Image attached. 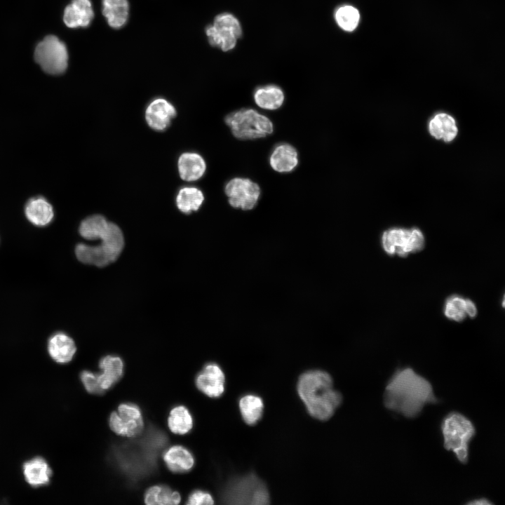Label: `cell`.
I'll list each match as a JSON object with an SVG mask.
<instances>
[{"label": "cell", "instance_id": "cell-20", "mask_svg": "<svg viewBox=\"0 0 505 505\" xmlns=\"http://www.w3.org/2000/svg\"><path fill=\"white\" fill-rule=\"evenodd\" d=\"M99 367L102 372L97 375V381L104 391L111 388L123 376V363L118 356L109 355L103 357Z\"/></svg>", "mask_w": 505, "mask_h": 505}, {"label": "cell", "instance_id": "cell-26", "mask_svg": "<svg viewBox=\"0 0 505 505\" xmlns=\"http://www.w3.org/2000/svg\"><path fill=\"white\" fill-rule=\"evenodd\" d=\"M238 406L243 421L248 425L255 424L262 417L264 403L257 395H244L240 398Z\"/></svg>", "mask_w": 505, "mask_h": 505}, {"label": "cell", "instance_id": "cell-10", "mask_svg": "<svg viewBox=\"0 0 505 505\" xmlns=\"http://www.w3.org/2000/svg\"><path fill=\"white\" fill-rule=\"evenodd\" d=\"M110 429L117 435L133 438L144 428V421L140 408L135 404L122 403L109 416Z\"/></svg>", "mask_w": 505, "mask_h": 505}, {"label": "cell", "instance_id": "cell-34", "mask_svg": "<svg viewBox=\"0 0 505 505\" xmlns=\"http://www.w3.org/2000/svg\"><path fill=\"white\" fill-rule=\"evenodd\" d=\"M467 504H470V505H487V504L490 505V504H492V503L491 501H490L489 500H487V499L480 498V499H474L473 501H471L468 502Z\"/></svg>", "mask_w": 505, "mask_h": 505}, {"label": "cell", "instance_id": "cell-29", "mask_svg": "<svg viewBox=\"0 0 505 505\" xmlns=\"http://www.w3.org/2000/svg\"><path fill=\"white\" fill-rule=\"evenodd\" d=\"M168 425L173 433L184 435L191 431L193 426V419L187 408L178 405L170 410Z\"/></svg>", "mask_w": 505, "mask_h": 505}, {"label": "cell", "instance_id": "cell-21", "mask_svg": "<svg viewBox=\"0 0 505 505\" xmlns=\"http://www.w3.org/2000/svg\"><path fill=\"white\" fill-rule=\"evenodd\" d=\"M444 314L450 320L460 322L467 317H475L477 314V308L471 299L459 295H452L445 301Z\"/></svg>", "mask_w": 505, "mask_h": 505}, {"label": "cell", "instance_id": "cell-11", "mask_svg": "<svg viewBox=\"0 0 505 505\" xmlns=\"http://www.w3.org/2000/svg\"><path fill=\"white\" fill-rule=\"evenodd\" d=\"M224 191L229 203L234 208L243 210H252L260 196L259 185L248 178L235 177L225 185Z\"/></svg>", "mask_w": 505, "mask_h": 505}, {"label": "cell", "instance_id": "cell-4", "mask_svg": "<svg viewBox=\"0 0 505 505\" xmlns=\"http://www.w3.org/2000/svg\"><path fill=\"white\" fill-rule=\"evenodd\" d=\"M440 429L444 447L453 452L459 462L466 464L469 445L476 433L471 421L458 412H452L443 418Z\"/></svg>", "mask_w": 505, "mask_h": 505}, {"label": "cell", "instance_id": "cell-27", "mask_svg": "<svg viewBox=\"0 0 505 505\" xmlns=\"http://www.w3.org/2000/svg\"><path fill=\"white\" fill-rule=\"evenodd\" d=\"M204 200L203 192L194 187L182 188L176 197V204L178 209L184 213H191L197 210Z\"/></svg>", "mask_w": 505, "mask_h": 505}, {"label": "cell", "instance_id": "cell-2", "mask_svg": "<svg viewBox=\"0 0 505 505\" xmlns=\"http://www.w3.org/2000/svg\"><path fill=\"white\" fill-rule=\"evenodd\" d=\"M297 389L309 414L319 420L330 418L342 400L330 375L322 370L304 372L298 379Z\"/></svg>", "mask_w": 505, "mask_h": 505}, {"label": "cell", "instance_id": "cell-16", "mask_svg": "<svg viewBox=\"0 0 505 505\" xmlns=\"http://www.w3.org/2000/svg\"><path fill=\"white\" fill-rule=\"evenodd\" d=\"M76 351V346L74 340L65 332H58L48 339V354L52 359L58 363L70 362Z\"/></svg>", "mask_w": 505, "mask_h": 505}, {"label": "cell", "instance_id": "cell-25", "mask_svg": "<svg viewBox=\"0 0 505 505\" xmlns=\"http://www.w3.org/2000/svg\"><path fill=\"white\" fill-rule=\"evenodd\" d=\"M253 97L258 107L267 110L280 108L285 100L282 89L273 84L258 87L254 92Z\"/></svg>", "mask_w": 505, "mask_h": 505}, {"label": "cell", "instance_id": "cell-23", "mask_svg": "<svg viewBox=\"0 0 505 505\" xmlns=\"http://www.w3.org/2000/svg\"><path fill=\"white\" fill-rule=\"evenodd\" d=\"M102 11L108 25L112 28L121 29L127 23L128 20V1L102 0Z\"/></svg>", "mask_w": 505, "mask_h": 505}, {"label": "cell", "instance_id": "cell-8", "mask_svg": "<svg viewBox=\"0 0 505 505\" xmlns=\"http://www.w3.org/2000/svg\"><path fill=\"white\" fill-rule=\"evenodd\" d=\"M34 59L45 72L53 75L60 74L67 67V49L58 37L49 35L36 46Z\"/></svg>", "mask_w": 505, "mask_h": 505}, {"label": "cell", "instance_id": "cell-9", "mask_svg": "<svg viewBox=\"0 0 505 505\" xmlns=\"http://www.w3.org/2000/svg\"><path fill=\"white\" fill-rule=\"evenodd\" d=\"M206 34L211 46L228 51L235 47L242 31L236 17L231 13H223L217 15L213 24L206 28Z\"/></svg>", "mask_w": 505, "mask_h": 505}, {"label": "cell", "instance_id": "cell-6", "mask_svg": "<svg viewBox=\"0 0 505 505\" xmlns=\"http://www.w3.org/2000/svg\"><path fill=\"white\" fill-rule=\"evenodd\" d=\"M224 499L229 504H236L264 505L270 502L266 485L252 472L231 480Z\"/></svg>", "mask_w": 505, "mask_h": 505}, {"label": "cell", "instance_id": "cell-24", "mask_svg": "<svg viewBox=\"0 0 505 505\" xmlns=\"http://www.w3.org/2000/svg\"><path fill=\"white\" fill-rule=\"evenodd\" d=\"M163 458L168 469L175 473L189 471L194 464L191 453L181 445H173L167 449Z\"/></svg>", "mask_w": 505, "mask_h": 505}, {"label": "cell", "instance_id": "cell-1", "mask_svg": "<svg viewBox=\"0 0 505 505\" xmlns=\"http://www.w3.org/2000/svg\"><path fill=\"white\" fill-rule=\"evenodd\" d=\"M388 410L415 418L428 403H437L431 384L410 368L397 370L389 379L383 394Z\"/></svg>", "mask_w": 505, "mask_h": 505}, {"label": "cell", "instance_id": "cell-14", "mask_svg": "<svg viewBox=\"0 0 505 505\" xmlns=\"http://www.w3.org/2000/svg\"><path fill=\"white\" fill-rule=\"evenodd\" d=\"M93 18L90 0H72L65 9L63 20L70 28L87 27Z\"/></svg>", "mask_w": 505, "mask_h": 505}, {"label": "cell", "instance_id": "cell-13", "mask_svg": "<svg viewBox=\"0 0 505 505\" xmlns=\"http://www.w3.org/2000/svg\"><path fill=\"white\" fill-rule=\"evenodd\" d=\"M176 115L175 107L163 98H156L147 106L145 119L149 126L157 131L166 129Z\"/></svg>", "mask_w": 505, "mask_h": 505}, {"label": "cell", "instance_id": "cell-15", "mask_svg": "<svg viewBox=\"0 0 505 505\" xmlns=\"http://www.w3.org/2000/svg\"><path fill=\"white\" fill-rule=\"evenodd\" d=\"M428 130L433 137L445 142L453 141L458 134L455 119L446 112L433 114L429 121Z\"/></svg>", "mask_w": 505, "mask_h": 505}, {"label": "cell", "instance_id": "cell-33", "mask_svg": "<svg viewBox=\"0 0 505 505\" xmlns=\"http://www.w3.org/2000/svg\"><path fill=\"white\" fill-rule=\"evenodd\" d=\"M187 504L189 505L213 504L214 499L210 493L198 490L190 494Z\"/></svg>", "mask_w": 505, "mask_h": 505}, {"label": "cell", "instance_id": "cell-18", "mask_svg": "<svg viewBox=\"0 0 505 505\" xmlns=\"http://www.w3.org/2000/svg\"><path fill=\"white\" fill-rule=\"evenodd\" d=\"M22 469L27 483L32 487H39L50 483L52 470L47 462L41 457L25 462Z\"/></svg>", "mask_w": 505, "mask_h": 505}, {"label": "cell", "instance_id": "cell-19", "mask_svg": "<svg viewBox=\"0 0 505 505\" xmlns=\"http://www.w3.org/2000/svg\"><path fill=\"white\" fill-rule=\"evenodd\" d=\"M27 219L34 225L44 227L51 222L54 211L50 203L42 196L32 198L25 208Z\"/></svg>", "mask_w": 505, "mask_h": 505}, {"label": "cell", "instance_id": "cell-22", "mask_svg": "<svg viewBox=\"0 0 505 505\" xmlns=\"http://www.w3.org/2000/svg\"><path fill=\"white\" fill-rule=\"evenodd\" d=\"M177 164L181 178L189 182L200 179L206 169L203 157L194 152L183 153L180 156Z\"/></svg>", "mask_w": 505, "mask_h": 505}, {"label": "cell", "instance_id": "cell-31", "mask_svg": "<svg viewBox=\"0 0 505 505\" xmlns=\"http://www.w3.org/2000/svg\"><path fill=\"white\" fill-rule=\"evenodd\" d=\"M335 18L340 28L347 32H352L358 25L360 14L355 7L345 5L336 10Z\"/></svg>", "mask_w": 505, "mask_h": 505}, {"label": "cell", "instance_id": "cell-5", "mask_svg": "<svg viewBox=\"0 0 505 505\" xmlns=\"http://www.w3.org/2000/svg\"><path fill=\"white\" fill-rule=\"evenodd\" d=\"M232 134L239 140L264 137L274 131L271 121L252 108H243L229 113L224 118Z\"/></svg>", "mask_w": 505, "mask_h": 505}, {"label": "cell", "instance_id": "cell-3", "mask_svg": "<svg viewBox=\"0 0 505 505\" xmlns=\"http://www.w3.org/2000/svg\"><path fill=\"white\" fill-rule=\"evenodd\" d=\"M100 239L102 241L97 245L79 243L75 248L77 259L84 264L99 267L114 262L121 252L124 245L121 229L116 224L109 222L105 234Z\"/></svg>", "mask_w": 505, "mask_h": 505}, {"label": "cell", "instance_id": "cell-28", "mask_svg": "<svg viewBox=\"0 0 505 505\" xmlns=\"http://www.w3.org/2000/svg\"><path fill=\"white\" fill-rule=\"evenodd\" d=\"M144 503L147 504L177 505L181 497L177 492L173 491L164 485H154L149 487L144 494Z\"/></svg>", "mask_w": 505, "mask_h": 505}, {"label": "cell", "instance_id": "cell-7", "mask_svg": "<svg viewBox=\"0 0 505 505\" xmlns=\"http://www.w3.org/2000/svg\"><path fill=\"white\" fill-rule=\"evenodd\" d=\"M424 243L423 233L416 227H393L384 231L382 236V248L390 255L405 257L422 250Z\"/></svg>", "mask_w": 505, "mask_h": 505}, {"label": "cell", "instance_id": "cell-12", "mask_svg": "<svg viewBox=\"0 0 505 505\" xmlns=\"http://www.w3.org/2000/svg\"><path fill=\"white\" fill-rule=\"evenodd\" d=\"M196 385L198 390L206 396L218 398L224 391V374L218 365L208 363L197 375Z\"/></svg>", "mask_w": 505, "mask_h": 505}, {"label": "cell", "instance_id": "cell-30", "mask_svg": "<svg viewBox=\"0 0 505 505\" xmlns=\"http://www.w3.org/2000/svg\"><path fill=\"white\" fill-rule=\"evenodd\" d=\"M108 224L109 222L103 216L93 215L81 222L79 233L86 240H97L105 234Z\"/></svg>", "mask_w": 505, "mask_h": 505}, {"label": "cell", "instance_id": "cell-32", "mask_svg": "<svg viewBox=\"0 0 505 505\" xmlns=\"http://www.w3.org/2000/svg\"><path fill=\"white\" fill-rule=\"evenodd\" d=\"M81 380L86 390L90 393L101 394L104 393V390L100 387L97 375L92 372L84 370L80 375Z\"/></svg>", "mask_w": 505, "mask_h": 505}, {"label": "cell", "instance_id": "cell-17", "mask_svg": "<svg viewBox=\"0 0 505 505\" xmlns=\"http://www.w3.org/2000/svg\"><path fill=\"white\" fill-rule=\"evenodd\" d=\"M271 167L278 173H290L298 164V154L296 149L290 144L281 143L276 145L269 156Z\"/></svg>", "mask_w": 505, "mask_h": 505}]
</instances>
